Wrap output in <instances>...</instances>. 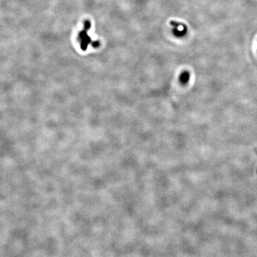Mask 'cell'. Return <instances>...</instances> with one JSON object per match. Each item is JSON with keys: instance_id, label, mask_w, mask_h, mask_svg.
I'll return each instance as SVG.
<instances>
[{"instance_id": "obj_1", "label": "cell", "mask_w": 257, "mask_h": 257, "mask_svg": "<svg viewBox=\"0 0 257 257\" xmlns=\"http://www.w3.org/2000/svg\"><path fill=\"white\" fill-rule=\"evenodd\" d=\"M171 25L174 26L173 32L175 35L178 36H182L185 34H186V31H187L186 26H185L182 23L171 22Z\"/></svg>"}, {"instance_id": "obj_2", "label": "cell", "mask_w": 257, "mask_h": 257, "mask_svg": "<svg viewBox=\"0 0 257 257\" xmlns=\"http://www.w3.org/2000/svg\"><path fill=\"white\" fill-rule=\"evenodd\" d=\"M189 77H189V74L188 72H187V71L183 72L180 76V82L182 84H187L188 82L189 79Z\"/></svg>"}, {"instance_id": "obj_3", "label": "cell", "mask_w": 257, "mask_h": 257, "mask_svg": "<svg viewBox=\"0 0 257 257\" xmlns=\"http://www.w3.org/2000/svg\"><path fill=\"white\" fill-rule=\"evenodd\" d=\"M256 153H257V150H256Z\"/></svg>"}]
</instances>
